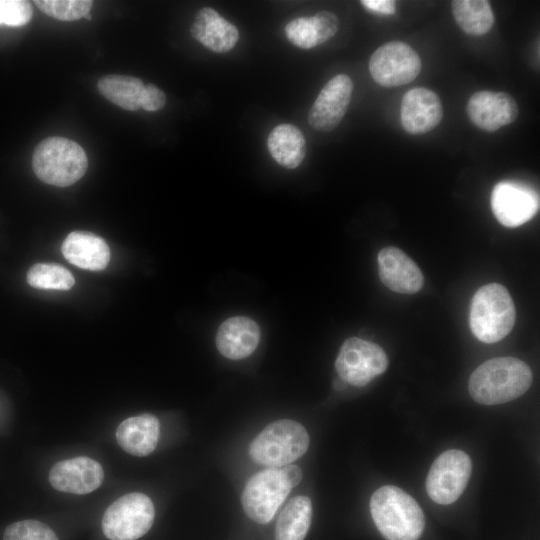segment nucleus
<instances>
[{"instance_id":"473e14b6","label":"nucleus","mask_w":540,"mask_h":540,"mask_svg":"<svg viewBox=\"0 0 540 540\" xmlns=\"http://www.w3.org/2000/svg\"><path fill=\"white\" fill-rule=\"evenodd\" d=\"M85 18H87L88 20H90V19H91L90 14H87V15L85 16Z\"/></svg>"},{"instance_id":"ddd939ff","label":"nucleus","mask_w":540,"mask_h":540,"mask_svg":"<svg viewBox=\"0 0 540 540\" xmlns=\"http://www.w3.org/2000/svg\"><path fill=\"white\" fill-rule=\"evenodd\" d=\"M466 111L475 126L488 132L511 124L519 114L511 95L488 90L475 92L468 100Z\"/></svg>"},{"instance_id":"412c9836","label":"nucleus","mask_w":540,"mask_h":540,"mask_svg":"<svg viewBox=\"0 0 540 540\" xmlns=\"http://www.w3.org/2000/svg\"><path fill=\"white\" fill-rule=\"evenodd\" d=\"M339 27V19L330 11H320L313 17L291 20L285 27L287 39L302 49H311L331 39Z\"/></svg>"},{"instance_id":"c756f323","label":"nucleus","mask_w":540,"mask_h":540,"mask_svg":"<svg viewBox=\"0 0 540 540\" xmlns=\"http://www.w3.org/2000/svg\"><path fill=\"white\" fill-rule=\"evenodd\" d=\"M166 96L164 92L153 84H146L141 101V108L146 111H157L164 107Z\"/></svg>"},{"instance_id":"393cba45","label":"nucleus","mask_w":540,"mask_h":540,"mask_svg":"<svg viewBox=\"0 0 540 540\" xmlns=\"http://www.w3.org/2000/svg\"><path fill=\"white\" fill-rule=\"evenodd\" d=\"M451 7L456 23L469 35H484L494 25L495 17L489 1L453 0Z\"/></svg>"},{"instance_id":"f3484780","label":"nucleus","mask_w":540,"mask_h":540,"mask_svg":"<svg viewBox=\"0 0 540 540\" xmlns=\"http://www.w3.org/2000/svg\"><path fill=\"white\" fill-rule=\"evenodd\" d=\"M260 341L258 324L249 317L236 316L225 320L218 328L215 343L226 358L239 360L251 355Z\"/></svg>"},{"instance_id":"423d86ee","label":"nucleus","mask_w":540,"mask_h":540,"mask_svg":"<svg viewBox=\"0 0 540 540\" xmlns=\"http://www.w3.org/2000/svg\"><path fill=\"white\" fill-rule=\"evenodd\" d=\"M154 517V505L147 495L129 493L106 509L102 519L103 533L110 540H136L150 530Z\"/></svg>"},{"instance_id":"4468645a","label":"nucleus","mask_w":540,"mask_h":540,"mask_svg":"<svg viewBox=\"0 0 540 540\" xmlns=\"http://www.w3.org/2000/svg\"><path fill=\"white\" fill-rule=\"evenodd\" d=\"M104 471L100 463L85 456L57 462L49 472V482L58 491L87 494L102 484Z\"/></svg>"},{"instance_id":"c85d7f7f","label":"nucleus","mask_w":540,"mask_h":540,"mask_svg":"<svg viewBox=\"0 0 540 540\" xmlns=\"http://www.w3.org/2000/svg\"><path fill=\"white\" fill-rule=\"evenodd\" d=\"M32 17V7L28 1L0 0V25L19 27L27 24Z\"/></svg>"},{"instance_id":"0eeeda50","label":"nucleus","mask_w":540,"mask_h":540,"mask_svg":"<svg viewBox=\"0 0 540 540\" xmlns=\"http://www.w3.org/2000/svg\"><path fill=\"white\" fill-rule=\"evenodd\" d=\"M292 488L283 467L255 474L246 483L241 497L246 515L257 523H268Z\"/></svg>"},{"instance_id":"6ab92c4d","label":"nucleus","mask_w":540,"mask_h":540,"mask_svg":"<svg viewBox=\"0 0 540 540\" xmlns=\"http://www.w3.org/2000/svg\"><path fill=\"white\" fill-rule=\"evenodd\" d=\"M61 251L71 264L86 270H103L109 263L110 250L105 240L91 232L73 231L62 243Z\"/></svg>"},{"instance_id":"39448f33","label":"nucleus","mask_w":540,"mask_h":540,"mask_svg":"<svg viewBox=\"0 0 540 540\" xmlns=\"http://www.w3.org/2000/svg\"><path fill=\"white\" fill-rule=\"evenodd\" d=\"M309 435L299 422L282 419L267 425L251 442L249 455L271 468L289 465L305 454Z\"/></svg>"},{"instance_id":"f8f14e48","label":"nucleus","mask_w":540,"mask_h":540,"mask_svg":"<svg viewBox=\"0 0 540 540\" xmlns=\"http://www.w3.org/2000/svg\"><path fill=\"white\" fill-rule=\"evenodd\" d=\"M353 82L345 74L331 78L313 103L308 122L321 132L333 130L343 119L351 101Z\"/></svg>"},{"instance_id":"bb28decb","label":"nucleus","mask_w":540,"mask_h":540,"mask_svg":"<svg viewBox=\"0 0 540 540\" xmlns=\"http://www.w3.org/2000/svg\"><path fill=\"white\" fill-rule=\"evenodd\" d=\"M36 6L48 16L61 21H74L89 14L93 2L88 0H37Z\"/></svg>"},{"instance_id":"7ed1b4c3","label":"nucleus","mask_w":540,"mask_h":540,"mask_svg":"<svg viewBox=\"0 0 540 540\" xmlns=\"http://www.w3.org/2000/svg\"><path fill=\"white\" fill-rule=\"evenodd\" d=\"M512 297L501 284L490 283L474 294L469 323L473 335L484 343H496L506 337L515 323Z\"/></svg>"},{"instance_id":"a211bd4d","label":"nucleus","mask_w":540,"mask_h":540,"mask_svg":"<svg viewBox=\"0 0 540 540\" xmlns=\"http://www.w3.org/2000/svg\"><path fill=\"white\" fill-rule=\"evenodd\" d=\"M191 35L216 53L231 50L239 40V31L211 7L200 9L190 28Z\"/></svg>"},{"instance_id":"6e6552de","label":"nucleus","mask_w":540,"mask_h":540,"mask_svg":"<svg viewBox=\"0 0 540 540\" xmlns=\"http://www.w3.org/2000/svg\"><path fill=\"white\" fill-rule=\"evenodd\" d=\"M388 367V357L377 344L358 337L348 338L335 361L340 378L356 387H363Z\"/></svg>"},{"instance_id":"1a4fd4ad","label":"nucleus","mask_w":540,"mask_h":540,"mask_svg":"<svg viewBox=\"0 0 540 540\" xmlns=\"http://www.w3.org/2000/svg\"><path fill=\"white\" fill-rule=\"evenodd\" d=\"M471 472V459L464 451L451 449L441 453L427 475L429 497L442 505L455 502L464 492Z\"/></svg>"},{"instance_id":"20e7f679","label":"nucleus","mask_w":540,"mask_h":540,"mask_svg":"<svg viewBox=\"0 0 540 540\" xmlns=\"http://www.w3.org/2000/svg\"><path fill=\"white\" fill-rule=\"evenodd\" d=\"M32 167L41 181L66 187L83 177L88 159L84 149L75 141L64 137H49L35 148Z\"/></svg>"},{"instance_id":"9d476101","label":"nucleus","mask_w":540,"mask_h":540,"mask_svg":"<svg viewBox=\"0 0 540 540\" xmlns=\"http://www.w3.org/2000/svg\"><path fill=\"white\" fill-rule=\"evenodd\" d=\"M421 67L417 52L400 41L381 45L369 60L372 78L384 87H396L412 82L419 75Z\"/></svg>"},{"instance_id":"b1692460","label":"nucleus","mask_w":540,"mask_h":540,"mask_svg":"<svg viewBox=\"0 0 540 540\" xmlns=\"http://www.w3.org/2000/svg\"><path fill=\"white\" fill-rule=\"evenodd\" d=\"M144 87L142 80L133 76L107 75L98 81V89L106 99L129 111L141 108Z\"/></svg>"},{"instance_id":"f257e3e1","label":"nucleus","mask_w":540,"mask_h":540,"mask_svg":"<svg viewBox=\"0 0 540 540\" xmlns=\"http://www.w3.org/2000/svg\"><path fill=\"white\" fill-rule=\"evenodd\" d=\"M529 366L514 357L492 358L479 365L469 378L472 399L484 405H497L522 396L531 386Z\"/></svg>"},{"instance_id":"4be33fe9","label":"nucleus","mask_w":540,"mask_h":540,"mask_svg":"<svg viewBox=\"0 0 540 540\" xmlns=\"http://www.w3.org/2000/svg\"><path fill=\"white\" fill-rule=\"evenodd\" d=\"M267 145L274 160L287 169L298 167L306 154L305 138L291 124L276 126L268 136Z\"/></svg>"},{"instance_id":"9b49d317","label":"nucleus","mask_w":540,"mask_h":540,"mask_svg":"<svg viewBox=\"0 0 540 540\" xmlns=\"http://www.w3.org/2000/svg\"><path fill=\"white\" fill-rule=\"evenodd\" d=\"M491 209L503 226L514 228L531 220L539 209L537 192L523 183L501 181L491 193Z\"/></svg>"},{"instance_id":"2f4dec72","label":"nucleus","mask_w":540,"mask_h":540,"mask_svg":"<svg viewBox=\"0 0 540 540\" xmlns=\"http://www.w3.org/2000/svg\"><path fill=\"white\" fill-rule=\"evenodd\" d=\"M283 469L292 487H295L300 483L302 471L297 465H286Z\"/></svg>"},{"instance_id":"cd10ccee","label":"nucleus","mask_w":540,"mask_h":540,"mask_svg":"<svg viewBox=\"0 0 540 540\" xmlns=\"http://www.w3.org/2000/svg\"><path fill=\"white\" fill-rule=\"evenodd\" d=\"M3 540H58V537L49 526L40 521L22 520L5 529Z\"/></svg>"},{"instance_id":"2eb2a0df","label":"nucleus","mask_w":540,"mask_h":540,"mask_svg":"<svg viewBox=\"0 0 540 540\" xmlns=\"http://www.w3.org/2000/svg\"><path fill=\"white\" fill-rule=\"evenodd\" d=\"M442 117L441 100L432 90L416 87L404 94L401 101L400 120L407 133L412 135L427 133L438 126Z\"/></svg>"},{"instance_id":"5701e85b","label":"nucleus","mask_w":540,"mask_h":540,"mask_svg":"<svg viewBox=\"0 0 540 540\" xmlns=\"http://www.w3.org/2000/svg\"><path fill=\"white\" fill-rule=\"evenodd\" d=\"M311 519V500L306 496L293 497L279 514L275 531L276 540H304Z\"/></svg>"},{"instance_id":"7c9ffc66","label":"nucleus","mask_w":540,"mask_h":540,"mask_svg":"<svg viewBox=\"0 0 540 540\" xmlns=\"http://www.w3.org/2000/svg\"><path fill=\"white\" fill-rule=\"evenodd\" d=\"M361 4L369 11L381 15H392L396 9L395 1L392 0H362Z\"/></svg>"},{"instance_id":"aec40b11","label":"nucleus","mask_w":540,"mask_h":540,"mask_svg":"<svg viewBox=\"0 0 540 540\" xmlns=\"http://www.w3.org/2000/svg\"><path fill=\"white\" fill-rule=\"evenodd\" d=\"M160 423L152 414L129 417L118 426L116 440L120 447L134 456H146L158 443Z\"/></svg>"},{"instance_id":"dca6fc26","label":"nucleus","mask_w":540,"mask_h":540,"mask_svg":"<svg viewBox=\"0 0 540 540\" xmlns=\"http://www.w3.org/2000/svg\"><path fill=\"white\" fill-rule=\"evenodd\" d=\"M378 272L382 283L397 293H416L424 283L423 274L416 263L393 246L384 247L378 253Z\"/></svg>"},{"instance_id":"a878e982","label":"nucleus","mask_w":540,"mask_h":540,"mask_svg":"<svg viewBox=\"0 0 540 540\" xmlns=\"http://www.w3.org/2000/svg\"><path fill=\"white\" fill-rule=\"evenodd\" d=\"M27 282L37 289L69 290L75 284V279L62 265L37 263L28 270Z\"/></svg>"},{"instance_id":"f03ea898","label":"nucleus","mask_w":540,"mask_h":540,"mask_svg":"<svg viewBox=\"0 0 540 540\" xmlns=\"http://www.w3.org/2000/svg\"><path fill=\"white\" fill-rule=\"evenodd\" d=\"M370 511L386 540H417L423 533L421 507L399 487L386 485L377 489L370 499Z\"/></svg>"}]
</instances>
